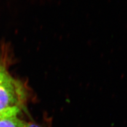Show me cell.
<instances>
[{"label": "cell", "instance_id": "3", "mask_svg": "<svg viewBox=\"0 0 127 127\" xmlns=\"http://www.w3.org/2000/svg\"><path fill=\"white\" fill-rule=\"evenodd\" d=\"M21 109L18 108H14L7 109V110L3 111L0 112V120L1 119L7 118V117H14V116H18L20 112Z\"/></svg>", "mask_w": 127, "mask_h": 127}, {"label": "cell", "instance_id": "4", "mask_svg": "<svg viewBox=\"0 0 127 127\" xmlns=\"http://www.w3.org/2000/svg\"><path fill=\"white\" fill-rule=\"evenodd\" d=\"M3 67V66H1V65H0V70H1V68H2Z\"/></svg>", "mask_w": 127, "mask_h": 127}, {"label": "cell", "instance_id": "1", "mask_svg": "<svg viewBox=\"0 0 127 127\" xmlns=\"http://www.w3.org/2000/svg\"><path fill=\"white\" fill-rule=\"evenodd\" d=\"M26 99L27 92L23 84L2 67L0 70V112L14 108L21 109Z\"/></svg>", "mask_w": 127, "mask_h": 127}, {"label": "cell", "instance_id": "2", "mask_svg": "<svg viewBox=\"0 0 127 127\" xmlns=\"http://www.w3.org/2000/svg\"><path fill=\"white\" fill-rule=\"evenodd\" d=\"M0 127H30V124L18 118L17 116L0 120Z\"/></svg>", "mask_w": 127, "mask_h": 127}]
</instances>
